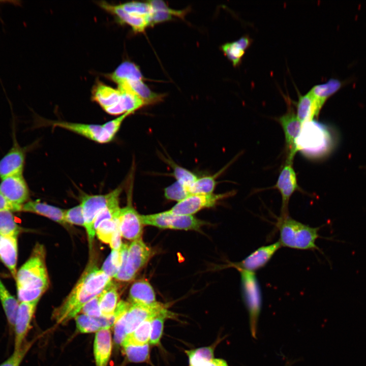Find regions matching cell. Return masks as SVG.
<instances>
[{
  "instance_id": "6da1fadb",
  "label": "cell",
  "mask_w": 366,
  "mask_h": 366,
  "mask_svg": "<svg viewBox=\"0 0 366 366\" xmlns=\"http://www.w3.org/2000/svg\"><path fill=\"white\" fill-rule=\"evenodd\" d=\"M111 281V278L101 269L90 264L64 302L54 311V319L63 324L76 317L83 306L99 295Z\"/></svg>"
},
{
  "instance_id": "7a4b0ae2",
  "label": "cell",
  "mask_w": 366,
  "mask_h": 366,
  "mask_svg": "<svg viewBox=\"0 0 366 366\" xmlns=\"http://www.w3.org/2000/svg\"><path fill=\"white\" fill-rule=\"evenodd\" d=\"M15 280L19 302L40 299L49 284L43 245H35L29 258L17 271Z\"/></svg>"
},
{
  "instance_id": "3957f363",
  "label": "cell",
  "mask_w": 366,
  "mask_h": 366,
  "mask_svg": "<svg viewBox=\"0 0 366 366\" xmlns=\"http://www.w3.org/2000/svg\"><path fill=\"white\" fill-rule=\"evenodd\" d=\"M333 137L327 127L315 120L302 124L296 141L297 151L311 158L328 155L333 146Z\"/></svg>"
},
{
  "instance_id": "277c9868",
  "label": "cell",
  "mask_w": 366,
  "mask_h": 366,
  "mask_svg": "<svg viewBox=\"0 0 366 366\" xmlns=\"http://www.w3.org/2000/svg\"><path fill=\"white\" fill-rule=\"evenodd\" d=\"M276 224L282 247L301 250H319L316 241L320 237V227H311L289 216L279 217Z\"/></svg>"
},
{
  "instance_id": "5b68a950",
  "label": "cell",
  "mask_w": 366,
  "mask_h": 366,
  "mask_svg": "<svg viewBox=\"0 0 366 366\" xmlns=\"http://www.w3.org/2000/svg\"><path fill=\"white\" fill-rule=\"evenodd\" d=\"M120 251L121 263L115 279L122 282L134 280L153 255L151 248L142 238L132 241L129 245L123 243Z\"/></svg>"
},
{
  "instance_id": "8992f818",
  "label": "cell",
  "mask_w": 366,
  "mask_h": 366,
  "mask_svg": "<svg viewBox=\"0 0 366 366\" xmlns=\"http://www.w3.org/2000/svg\"><path fill=\"white\" fill-rule=\"evenodd\" d=\"M240 273L242 298L248 311L252 336L256 338L257 323L262 307L260 285L254 272L238 270Z\"/></svg>"
},
{
  "instance_id": "52a82bcc",
  "label": "cell",
  "mask_w": 366,
  "mask_h": 366,
  "mask_svg": "<svg viewBox=\"0 0 366 366\" xmlns=\"http://www.w3.org/2000/svg\"><path fill=\"white\" fill-rule=\"evenodd\" d=\"M143 225L161 229L199 231L207 223L193 216L178 215L167 210L159 213L141 215Z\"/></svg>"
},
{
  "instance_id": "ba28073f",
  "label": "cell",
  "mask_w": 366,
  "mask_h": 366,
  "mask_svg": "<svg viewBox=\"0 0 366 366\" xmlns=\"http://www.w3.org/2000/svg\"><path fill=\"white\" fill-rule=\"evenodd\" d=\"M124 94L123 90L98 81L93 87L92 99L106 113L120 116L128 112Z\"/></svg>"
},
{
  "instance_id": "9c48e42d",
  "label": "cell",
  "mask_w": 366,
  "mask_h": 366,
  "mask_svg": "<svg viewBox=\"0 0 366 366\" xmlns=\"http://www.w3.org/2000/svg\"><path fill=\"white\" fill-rule=\"evenodd\" d=\"M235 193V191H231L222 194H192L177 202L167 211L174 215L193 216L202 209L214 206L220 200Z\"/></svg>"
},
{
  "instance_id": "30bf717a",
  "label": "cell",
  "mask_w": 366,
  "mask_h": 366,
  "mask_svg": "<svg viewBox=\"0 0 366 366\" xmlns=\"http://www.w3.org/2000/svg\"><path fill=\"white\" fill-rule=\"evenodd\" d=\"M113 191L104 195L84 194L81 197V205L90 249H92L93 240L96 234L94 228L95 219L98 214L104 208L109 202L113 196Z\"/></svg>"
},
{
  "instance_id": "8fae6325",
  "label": "cell",
  "mask_w": 366,
  "mask_h": 366,
  "mask_svg": "<svg viewBox=\"0 0 366 366\" xmlns=\"http://www.w3.org/2000/svg\"><path fill=\"white\" fill-rule=\"evenodd\" d=\"M169 312L166 305L158 301L150 306L130 303L123 315L127 334L133 332L145 320Z\"/></svg>"
},
{
  "instance_id": "7c38bea8",
  "label": "cell",
  "mask_w": 366,
  "mask_h": 366,
  "mask_svg": "<svg viewBox=\"0 0 366 366\" xmlns=\"http://www.w3.org/2000/svg\"><path fill=\"white\" fill-rule=\"evenodd\" d=\"M292 165L293 162H285L277 182L272 187L277 189L281 195L282 205L280 217L281 218L288 216V205L290 198L295 192L301 190Z\"/></svg>"
},
{
  "instance_id": "4fadbf2b",
  "label": "cell",
  "mask_w": 366,
  "mask_h": 366,
  "mask_svg": "<svg viewBox=\"0 0 366 366\" xmlns=\"http://www.w3.org/2000/svg\"><path fill=\"white\" fill-rule=\"evenodd\" d=\"M132 187L129 191L128 204L120 208L118 219L121 236L133 241L142 238L144 225L141 215L132 204Z\"/></svg>"
},
{
  "instance_id": "5bb4252c",
  "label": "cell",
  "mask_w": 366,
  "mask_h": 366,
  "mask_svg": "<svg viewBox=\"0 0 366 366\" xmlns=\"http://www.w3.org/2000/svg\"><path fill=\"white\" fill-rule=\"evenodd\" d=\"M287 112L277 118L285 136L286 160L293 162L297 151L296 141L300 134L302 124L298 120L293 109L289 104Z\"/></svg>"
},
{
  "instance_id": "9a60e30c",
  "label": "cell",
  "mask_w": 366,
  "mask_h": 366,
  "mask_svg": "<svg viewBox=\"0 0 366 366\" xmlns=\"http://www.w3.org/2000/svg\"><path fill=\"white\" fill-rule=\"evenodd\" d=\"M282 247L279 241L258 248L242 261L231 264L237 270L254 272L265 266Z\"/></svg>"
},
{
  "instance_id": "2e32d148",
  "label": "cell",
  "mask_w": 366,
  "mask_h": 366,
  "mask_svg": "<svg viewBox=\"0 0 366 366\" xmlns=\"http://www.w3.org/2000/svg\"><path fill=\"white\" fill-rule=\"evenodd\" d=\"M51 126L59 127L80 135L100 143H106L113 139L104 125L71 123L63 121L50 122Z\"/></svg>"
},
{
  "instance_id": "e0dca14e",
  "label": "cell",
  "mask_w": 366,
  "mask_h": 366,
  "mask_svg": "<svg viewBox=\"0 0 366 366\" xmlns=\"http://www.w3.org/2000/svg\"><path fill=\"white\" fill-rule=\"evenodd\" d=\"M0 193L10 202L20 206L27 202L29 197V188L22 175L1 179Z\"/></svg>"
},
{
  "instance_id": "ac0fdd59",
  "label": "cell",
  "mask_w": 366,
  "mask_h": 366,
  "mask_svg": "<svg viewBox=\"0 0 366 366\" xmlns=\"http://www.w3.org/2000/svg\"><path fill=\"white\" fill-rule=\"evenodd\" d=\"M39 300L19 302L14 326V350L20 349L24 344Z\"/></svg>"
},
{
  "instance_id": "d6986e66",
  "label": "cell",
  "mask_w": 366,
  "mask_h": 366,
  "mask_svg": "<svg viewBox=\"0 0 366 366\" xmlns=\"http://www.w3.org/2000/svg\"><path fill=\"white\" fill-rule=\"evenodd\" d=\"M12 147L0 160V178L22 175L25 153L14 136Z\"/></svg>"
},
{
  "instance_id": "ffe728a7",
  "label": "cell",
  "mask_w": 366,
  "mask_h": 366,
  "mask_svg": "<svg viewBox=\"0 0 366 366\" xmlns=\"http://www.w3.org/2000/svg\"><path fill=\"white\" fill-rule=\"evenodd\" d=\"M98 5L105 11L115 16L123 23L129 25L135 33H142L149 25L147 18L136 16L125 11L120 5H113L104 1L98 2Z\"/></svg>"
},
{
  "instance_id": "44dd1931",
  "label": "cell",
  "mask_w": 366,
  "mask_h": 366,
  "mask_svg": "<svg viewBox=\"0 0 366 366\" xmlns=\"http://www.w3.org/2000/svg\"><path fill=\"white\" fill-rule=\"evenodd\" d=\"M110 328L96 332L94 343V354L96 366H107L112 350Z\"/></svg>"
},
{
  "instance_id": "7402d4cb",
  "label": "cell",
  "mask_w": 366,
  "mask_h": 366,
  "mask_svg": "<svg viewBox=\"0 0 366 366\" xmlns=\"http://www.w3.org/2000/svg\"><path fill=\"white\" fill-rule=\"evenodd\" d=\"M18 258L17 237L0 235V260L15 279Z\"/></svg>"
},
{
  "instance_id": "603a6c76",
  "label": "cell",
  "mask_w": 366,
  "mask_h": 366,
  "mask_svg": "<svg viewBox=\"0 0 366 366\" xmlns=\"http://www.w3.org/2000/svg\"><path fill=\"white\" fill-rule=\"evenodd\" d=\"M131 303L150 306L157 302L155 292L151 284L141 279L133 283L129 291Z\"/></svg>"
},
{
  "instance_id": "cb8c5ba5",
  "label": "cell",
  "mask_w": 366,
  "mask_h": 366,
  "mask_svg": "<svg viewBox=\"0 0 366 366\" xmlns=\"http://www.w3.org/2000/svg\"><path fill=\"white\" fill-rule=\"evenodd\" d=\"M322 105L309 92L304 95H300L296 104V116L303 124L314 119L318 116Z\"/></svg>"
},
{
  "instance_id": "d4e9b609",
  "label": "cell",
  "mask_w": 366,
  "mask_h": 366,
  "mask_svg": "<svg viewBox=\"0 0 366 366\" xmlns=\"http://www.w3.org/2000/svg\"><path fill=\"white\" fill-rule=\"evenodd\" d=\"M21 211L45 217L62 225L66 224L64 220L65 210L39 200L28 201L22 205Z\"/></svg>"
},
{
  "instance_id": "484cf974",
  "label": "cell",
  "mask_w": 366,
  "mask_h": 366,
  "mask_svg": "<svg viewBox=\"0 0 366 366\" xmlns=\"http://www.w3.org/2000/svg\"><path fill=\"white\" fill-rule=\"evenodd\" d=\"M252 39L248 35L242 36L232 42L227 43L221 46L224 55L234 67L239 65L245 51L250 46Z\"/></svg>"
},
{
  "instance_id": "4316f807",
  "label": "cell",
  "mask_w": 366,
  "mask_h": 366,
  "mask_svg": "<svg viewBox=\"0 0 366 366\" xmlns=\"http://www.w3.org/2000/svg\"><path fill=\"white\" fill-rule=\"evenodd\" d=\"M107 77L117 85L131 80H143L141 71L135 64L125 61L120 64Z\"/></svg>"
},
{
  "instance_id": "83f0119b",
  "label": "cell",
  "mask_w": 366,
  "mask_h": 366,
  "mask_svg": "<svg viewBox=\"0 0 366 366\" xmlns=\"http://www.w3.org/2000/svg\"><path fill=\"white\" fill-rule=\"evenodd\" d=\"M117 287L112 281L100 294V307L102 316L108 317L113 315L119 302Z\"/></svg>"
},
{
  "instance_id": "f1b7e54d",
  "label": "cell",
  "mask_w": 366,
  "mask_h": 366,
  "mask_svg": "<svg viewBox=\"0 0 366 366\" xmlns=\"http://www.w3.org/2000/svg\"><path fill=\"white\" fill-rule=\"evenodd\" d=\"M148 3L152 8V12L149 18V25L170 20L172 16H183V11H176L168 8L161 1H150Z\"/></svg>"
},
{
  "instance_id": "f546056e",
  "label": "cell",
  "mask_w": 366,
  "mask_h": 366,
  "mask_svg": "<svg viewBox=\"0 0 366 366\" xmlns=\"http://www.w3.org/2000/svg\"><path fill=\"white\" fill-rule=\"evenodd\" d=\"M0 301L8 322L14 328L19 302L8 290L0 279Z\"/></svg>"
},
{
  "instance_id": "4dcf8cb0",
  "label": "cell",
  "mask_w": 366,
  "mask_h": 366,
  "mask_svg": "<svg viewBox=\"0 0 366 366\" xmlns=\"http://www.w3.org/2000/svg\"><path fill=\"white\" fill-rule=\"evenodd\" d=\"M230 164L229 163L227 166L212 175L198 177L189 188L188 192L190 195L213 193L217 183L216 178L226 169Z\"/></svg>"
},
{
  "instance_id": "1f68e13d",
  "label": "cell",
  "mask_w": 366,
  "mask_h": 366,
  "mask_svg": "<svg viewBox=\"0 0 366 366\" xmlns=\"http://www.w3.org/2000/svg\"><path fill=\"white\" fill-rule=\"evenodd\" d=\"M214 347H203L186 351L189 366H211V360L214 358Z\"/></svg>"
},
{
  "instance_id": "d6a6232c",
  "label": "cell",
  "mask_w": 366,
  "mask_h": 366,
  "mask_svg": "<svg viewBox=\"0 0 366 366\" xmlns=\"http://www.w3.org/2000/svg\"><path fill=\"white\" fill-rule=\"evenodd\" d=\"M153 318H149L145 320L133 332L127 334L121 345L133 344L143 345L148 344L150 333L151 323Z\"/></svg>"
},
{
  "instance_id": "836d02e7",
  "label": "cell",
  "mask_w": 366,
  "mask_h": 366,
  "mask_svg": "<svg viewBox=\"0 0 366 366\" xmlns=\"http://www.w3.org/2000/svg\"><path fill=\"white\" fill-rule=\"evenodd\" d=\"M341 85L339 80L330 79L326 83L315 85L309 92L323 106L327 99L340 88Z\"/></svg>"
},
{
  "instance_id": "e575fe53",
  "label": "cell",
  "mask_w": 366,
  "mask_h": 366,
  "mask_svg": "<svg viewBox=\"0 0 366 366\" xmlns=\"http://www.w3.org/2000/svg\"><path fill=\"white\" fill-rule=\"evenodd\" d=\"M124 352L129 361L135 363L148 361L150 357L149 344L143 345L123 344Z\"/></svg>"
},
{
  "instance_id": "d590c367",
  "label": "cell",
  "mask_w": 366,
  "mask_h": 366,
  "mask_svg": "<svg viewBox=\"0 0 366 366\" xmlns=\"http://www.w3.org/2000/svg\"><path fill=\"white\" fill-rule=\"evenodd\" d=\"M21 228L16 223L12 212H0V235L5 236L17 237Z\"/></svg>"
},
{
  "instance_id": "8d00e7d4",
  "label": "cell",
  "mask_w": 366,
  "mask_h": 366,
  "mask_svg": "<svg viewBox=\"0 0 366 366\" xmlns=\"http://www.w3.org/2000/svg\"><path fill=\"white\" fill-rule=\"evenodd\" d=\"M173 170L172 175L176 179V181L182 184L188 190L189 188L198 178L196 174L191 171L179 166L172 160L168 158H164Z\"/></svg>"
},
{
  "instance_id": "74e56055",
  "label": "cell",
  "mask_w": 366,
  "mask_h": 366,
  "mask_svg": "<svg viewBox=\"0 0 366 366\" xmlns=\"http://www.w3.org/2000/svg\"><path fill=\"white\" fill-rule=\"evenodd\" d=\"M173 314L168 313L159 315L154 317L151 321L149 343L151 345L158 346L163 334L165 319L171 317Z\"/></svg>"
},
{
  "instance_id": "f35d334b",
  "label": "cell",
  "mask_w": 366,
  "mask_h": 366,
  "mask_svg": "<svg viewBox=\"0 0 366 366\" xmlns=\"http://www.w3.org/2000/svg\"><path fill=\"white\" fill-rule=\"evenodd\" d=\"M119 215L115 217L102 221L95 230L98 238L103 242L109 244L119 222Z\"/></svg>"
},
{
  "instance_id": "ab89813d",
  "label": "cell",
  "mask_w": 366,
  "mask_h": 366,
  "mask_svg": "<svg viewBox=\"0 0 366 366\" xmlns=\"http://www.w3.org/2000/svg\"><path fill=\"white\" fill-rule=\"evenodd\" d=\"M122 8L130 14L147 18L152 12V8L148 3L131 2L120 4Z\"/></svg>"
},
{
  "instance_id": "60d3db41",
  "label": "cell",
  "mask_w": 366,
  "mask_h": 366,
  "mask_svg": "<svg viewBox=\"0 0 366 366\" xmlns=\"http://www.w3.org/2000/svg\"><path fill=\"white\" fill-rule=\"evenodd\" d=\"M121 263V255L119 250H113L107 258L101 270L108 277L114 278L117 275Z\"/></svg>"
},
{
  "instance_id": "b9f144b4",
  "label": "cell",
  "mask_w": 366,
  "mask_h": 366,
  "mask_svg": "<svg viewBox=\"0 0 366 366\" xmlns=\"http://www.w3.org/2000/svg\"><path fill=\"white\" fill-rule=\"evenodd\" d=\"M76 327L81 333L97 332L101 327L97 318H93L85 314H80L75 318Z\"/></svg>"
},
{
  "instance_id": "7bdbcfd3",
  "label": "cell",
  "mask_w": 366,
  "mask_h": 366,
  "mask_svg": "<svg viewBox=\"0 0 366 366\" xmlns=\"http://www.w3.org/2000/svg\"><path fill=\"white\" fill-rule=\"evenodd\" d=\"M189 195L188 189L176 181L164 189L165 198L170 200L179 202Z\"/></svg>"
},
{
  "instance_id": "ee69618b",
  "label": "cell",
  "mask_w": 366,
  "mask_h": 366,
  "mask_svg": "<svg viewBox=\"0 0 366 366\" xmlns=\"http://www.w3.org/2000/svg\"><path fill=\"white\" fill-rule=\"evenodd\" d=\"M32 344V342L24 343L20 349L14 350L7 359L0 364V366H20Z\"/></svg>"
},
{
  "instance_id": "f6af8a7d",
  "label": "cell",
  "mask_w": 366,
  "mask_h": 366,
  "mask_svg": "<svg viewBox=\"0 0 366 366\" xmlns=\"http://www.w3.org/2000/svg\"><path fill=\"white\" fill-rule=\"evenodd\" d=\"M64 220L66 223H69L84 227L85 222L81 204L65 210Z\"/></svg>"
},
{
  "instance_id": "bcb514c9",
  "label": "cell",
  "mask_w": 366,
  "mask_h": 366,
  "mask_svg": "<svg viewBox=\"0 0 366 366\" xmlns=\"http://www.w3.org/2000/svg\"><path fill=\"white\" fill-rule=\"evenodd\" d=\"M81 312L83 314L93 318H99L102 316L100 307V295L87 302L83 306Z\"/></svg>"
},
{
  "instance_id": "7dc6e473",
  "label": "cell",
  "mask_w": 366,
  "mask_h": 366,
  "mask_svg": "<svg viewBox=\"0 0 366 366\" xmlns=\"http://www.w3.org/2000/svg\"><path fill=\"white\" fill-rule=\"evenodd\" d=\"M123 315L118 319L114 325V340L117 345H121L127 335Z\"/></svg>"
},
{
  "instance_id": "c3c4849f",
  "label": "cell",
  "mask_w": 366,
  "mask_h": 366,
  "mask_svg": "<svg viewBox=\"0 0 366 366\" xmlns=\"http://www.w3.org/2000/svg\"><path fill=\"white\" fill-rule=\"evenodd\" d=\"M22 207V206L15 205L10 202L0 193V212L4 211H21Z\"/></svg>"
},
{
  "instance_id": "681fc988",
  "label": "cell",
  "mask_w": 366,
  "mask_h": 366,
  "mask_svg": "<svg viewBox=\"0 0 366 366\" xmlns=\"http://www.w3.org/2000/svg\"><path fill=\"white\" fill-rule=\"evenodd\" d=\"M119 222L117 224L109 245L113 250H119L122 245Z\"/></svg>"
},
{
  "instance_id": "f907efd6",
  "label": "cell",
  "mask_w": 366,
  "mask_h": 366,
  "mask_svg": "<svg viewBox=\"0 0 366 366\" xmlns=\"http://www.w3.org/2000/svg\"><path fill=\"white\" fill-rule=\"evenodd\" d=\"M211 366H228L227 362L221 358H213L211 360Z\"/></svg>"
},
{
  "instance_id": "816d5d0a",
  "label": "cell",
  "mask_w": 366,
  "mask_h": 366,
  "mask_svg": "<svg viewBox=\"0 0 366 366\" xmlns=\"http://www.w3.org/2000/svg\"><path fill=\"white\" fill-rule=\"evenodd\" d=\"M10 3L12 4H14L15 5H19L20 6V1H0V3Z\"/></svg>"
},
{
  "instance_id": "f5cc1de1",
  "label": "cell",
  "mask_w": 366,
  "mask_h": 366,
  "mask_svg": "<svg viewBox=\"0 0 366 366\" xmlns=\"http://www.w3.org/2000/svg\"><path fill=\"white\" fill-rule=\"evenodd\" d=\"M285 366H290V362H287V363L286 364Z\"/></svg>"
}]
</instances>
